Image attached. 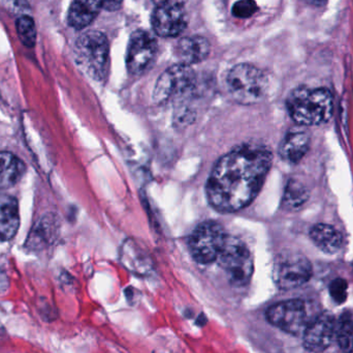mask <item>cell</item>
I'll return each mask as SVG.
<instances>
[{
	"label": "cell",
	"mask_w": 353,
	"mask_h": 353,
	"mask_svg": "<svg viewBox=\"0 0 353 353\" xmlns=\"http://www.w3.org/2000/svg\"><path fill=\"white\" fill-rule=\"evenodd\" d=\"M122 263L137 274L145 275L152 269L150 257L134 240H126L122 247Z\"/></svg>",
	"instance_id": "cell-19"
},
{
	"label": "cell",
	"mask_w": 353,
	"mask_h": 353,
	"mask_svg": "<svg viewBox=\"0 0 353 353\" xmlns=\"http://www.w3.org/2000/svg\"><path fill=\"white\" fill-rule=\"evenodd\" d=\"M17 32L21 43L27 48H32L37 41V27L34 21L28 15H21L16 21Z\"/></svg>",
	"instance_id": "cell-22"
},
{
	"label": "cell",
	"mask_w": 353,
	"mask_h": 353,
	"mask_svg": "<svg viewBox=\"0 0 353 353\" xmlns=\"http://www.w3.org/2000/svg\"><path fill=\"white\" fill-rule=\"evenodd\" d=\"M336 339L343 352L353 350V312L347 311L336 321Z\"/></svg>",
	"instance_id": "cell-21"
},
{
	"label": "cell",
	"mask_w": 353,
	"mask_h": 353,
	"mask_svg": "<svg viewBox=\"0 0 353 353\" xmlns=\"http://www.w3.org/2000/svg\"><path fill=\"white\" fill-rule=\"evenodd\" d=\"M330 292H331L332 298L341 304L347 298V283L343 279L335 280L330 287Z\"/></svg>",
	"instance_id": "cell-24"
},
{
	"label": "cell",
	"mask_w": 353,
	"mask_h": 353,
	"mask_svg": "<svg viewBox=\"0 0 353 353\" xmlns=\"http://www.w3.org/2000/svg\"><path fill=\"white\" fill-rule=\"evenodd\" d=\"M195 84V73L190 66L176 64L163 73L155 85L153 99L165 103L188 93Z\"/></svg>",
	"instance_id": "cell-9"
},
{
	"label": "cell",
	"mask_w": 353,
	"mask_h": 353,
	"mask_svg": "<svg viewBox=\"0 0 353 353\" xmlns=\"http://www.w3.org/2000/svg\"><path fill=\"white\" fill-rule=\"evenodd\" d=\"M6 8L17 14L25 15L29 10V4L27 0H2Z\"/></svg>",
	"instance_id": "cell-25"
},
{
	"label": "cell",
	"mask_w": 353,
	"mask_h": 353,
	"mask_svg": "<svg viewBox=\"0 0 353 353\" xmlns=\"http://www.w3.org/2000/svg\"><path fill=\"white\" fill-rule=\"evenodd\" d=\"M123 0H105L103 8L107 10H116L121 6Z\"/></svg>",
	"instance_id": "cell-27"
},
{
	"label": "cell",
	"mask_w": 353,
	"mask_h": 353,
	"mask_svg": "<svg viewBox=\"0 0 353 353\" xmlns=\"http://www.w3.org/2000/svg\"><path fill=\"white\" fill-rule=\"evenodd\" d=\"M228 234L217 222L199 224L189 238V250L199 265H209L217 261Z\"/></svg>",
	"instance_id": "cell-6"
},
{
	"label": "cell",
	"mask_w": 353,
	"mask_h": 353,
	"mask_svg": "<svg viewBox=\"0 0 353 353\" xmlns=\"http://www.w3.org/2000/svg\"><path fill=\"white\" fill-rule=\"evenodd\" d=\"M25 173V164L14 153L0 151V190L16 186Z\"/></svg>",
	"instance_id": "cell-18"
},
{
	"label": "cell",
	"mask_w": 353,
	"mask_h": 353,
	"mask_svg": "<svg viewBox=\"0 0 353 353\" xmlns=\"http://www.w3.org/2000/svg\"><path fill=\"white\" fill-rule=\"evenodd\" d=\"M273 155L268 147L244 144L224 155L212 170L205 192L210 204L221 213L248 207L269 173Z\"/></svg>",
	"instance_id": "cell-1"
},
{
	"label": "cell",
	"mask_w": 353,
	"mask_h": 353,
	"mask_svg": "<svg viewBox=\"0 0 353 353\" xmlns=\"http://www.w3.org/2000/svg\"><path fill=\"white\" fill-rule=\"evenodd\" d=\"M336 321L330 313L319 315L305 330L304 347L308 352H325L335 339Z\"/></svg>",
	"instance_id": "cell-11"
},
{
	"label": "cell",
	"mask_w": 353,
	"mask_h": 353,
	"mask_svg": "<svg viewBox=\"0 0 353 353\" xmlns=\"http://www.w3.org/2000/svg\"><path fill=\"white\" fill-rule=\"evenodd\" d=\"M157 6H184L187 0H153Z\"/></svg>",
	"instance_id": "cell-26"
},
{
	"label": "cell",
	"mask_w": 353,
	"mask_h": 353,
	"mask_svg": "<svg viewBox=\"0 0 353 353\" xmlns=\"http://www.w3.org/2000/svg\"><path fill=\"white\" fill-rule=\"evenodd\" d=\"M157 53V41L148 31L137 30L130 37L126 64L134 76H140L148 70Z\"/></svg>",
	"instance_id": "cell-10"
},
{
	"label": "cell",
	"mask_w": 353,
	"mask_h": 353,
	"mask_svg": "<svg viewBox=\"0 0 353 353\" xmlns=\"http://www.w3.org/2000/svg\"><path fill=\"white\" fill-rule=\"evenodd\" d=\"M6 280H0V292H1V289L6 288Z\"/></svg>",
	"instance_id": "cell-30"
},
{
	"label": "cell",
	"mask_w": 353,
	"mask_h": 353,
	"mask_svg": "<svg viewBox=\"0 0 353 353\" xmlns=\"http://www.w3.org/2000/svg\"><path fill=\"white\" fill-rule=\"evenodd\" d=\"M226 87L234 101L244 105H251L265 97L268 90V79L263 70L256 66L241 64L228 72Z\"/></svg>",
	"instance_id": "cell-3"
},
{
	"label": "cell",
	"mask_w": 353,
	"mask_h": 353,
	"mask_svg": "<svg viewBox=\"0 0 353 353\" xmlns=\"http://www.w3.org/2000/svg\"><path fill=\"white\" fill-rule=\"evenodd\" d=\"M74 53L77 61L89 76L97 80L105 78L109 68L110 44L103 32L90 30L81 35Z\"/></svg>",
	"instance_id": "cell-4"
},
{
	"label": "cell",
	"mask_w": 353,
	"mask_h": 353,
	"mask_svg": "<svg viewBox=\"0 0 353 353\" xmlns=\"http://www.w3.org/2000/svg\"><path fill=\"white\" fill-rule=\"evenodd\" d=\"M210 43L203 37H184L176 46V55L181 64L191 66L203 61L210 54Z\"/></svg>",
	"instance_id": "cell-16"
},
{
	"label": "cell",
	"mask_w": 353,
	"mask_h": 353,
	"mask_svg": "<svg viewBox=\"0 0 353 353\" xmlns=\"http://www.w3.org/2000/svg\"><path fill=\"white\" fill-rule=\"evenodd\" d=\"M216 263L225 271L232 285L236 287L248 285L254 263L250 250L242 240L228 236Z\"/></svg>",
	"instance_id": "cell-5"
},
{
	"label": "cell",
	"mask_w": 353,
	"mask_h": 353,
	"mask_svg": "<svg viewBox=\"0 0 353 353\" xmlns=\"http://www.w3.org/2000/svg\"><path fill=\"white\" fill-rule=\"evenodd\" d=\"M310 136L304 130H292L286 134L280 144L282 159L288 163H299L308 153Z\"/></svg>",
	"instance_id": "cell-15"
},
{
	"label": "cell",
	"mask_w": 353,
	"mask_h": 353,
	"mask_svg": "<svg viewBox=\"0 0 353 353\" xmlns=\"http://www.w3.org/2000/svg\"><path fill=\"white\" fill-rule=\"evenodd\" d=\"M257 10L259 6L254 0H239L232 6V15L240 19L250 18Z\"/></svg>",
	"instance_id": "cell-23"
},
{
	"label": "cell",
	"mask_w": 353,
	"mask_h": 353,
	"mask_svg": "<svg viewBox=\"0 0 353 353\" xmlns=\"http://www.w3.org/2000/svg\"><path fill=\"white\" fill-rule=\"evenodd\" d=\"M309 199V191L302 182L299 180H288L284 191L282 204L288 211H299L302 209Z\"/></svg>",
	"instance_id": "cell-20"
},
{
	"label": "cell",
	"mask_w": 353,
	"mask_h": 353,
	"mask_svg": "<svg viewBox=\"0 0 353 353\" xmlns=\"http://www.w3.org/2000/svg\"><path fill=\"white\" fill-rule=\"evenodd\" d=\"M310 238L315 246L325 254H337L344 245L341 232L327 224H317L311 229Z\"/></svg>",
	"instance_id": "cell-17"
},
{
	"label": "cell",
	"mask_w": 353,
	"mask_h": 353,
	"mask_svg": "<svg viewBox=\"0 0 353 353\" xmlns=\"http://www.w3.org/2000/svg\"><path fill=\"white\" fill-rule=\"evenodd\" d=\"M155 32L163 37H175L187 26L186 12L182 6H157L152 16Z\"/></svg>",
	"instance_id": "cell-12"
},
{
	"label": "cell",
	"mask_w": 353,
	"mask_h": 353,
	"mask_svg": "<svg viewBox=\"0 0 353 353\" xmlns=\"http://www.w3.org/2000/svg\"><path fill=\"white\" fill-rule=\"evenodd\" d=\"M20 227V213L16 198L0 195V242L12 240Z\"/></svg>",
	"instance_id": "cell-13"
},
{
	"label": "cell",
	"mask_w": 353,
	"mask_h": 353,
	"mask_svg": "<svg viewBox=\"0 0 353 353\" xmlns=\"http://www.w3.org/2000/svg\"><path fill=\"white\" fill-rule=\"evenodd\" d=\"M309 3L312 4L315 6H321L327 2V0H307Z\"/></svg>",
	"instance_id": "cell-28"
},
{
	"label": "cell",
	"mask_w": 353,
	"mask_h": 353,
	"mask_svg": "<svg viewBox=\"0 0 353 353\" xmlns=\"http://www.w3.org/2000/svg\"><path fill=\"white\" fill-rule=\"evenodd\" d=\"M265 316L272 325L294 336L303 335L309 325L308 306L301 300L278 303L268 309Z\"/></svg>",
	"instance_id": "cell-8"
},
{
	"label": "cell",
	"mask_w": 353,
	"mask_h": 353,
	"mask_svg": "<svg viewBox=\"0 0 353 353\" xmlns=\"http://www.w3.org/2000/svg\"><path fill=\"white\" fill-rule=\"evenodd\" d=\"M105 6V0H74L68 12V24L80 29L90 25Z\"/></svg>",
	"instance_id": "cell-14"
},
{
	"label": "cell",
	"mask_w": 353,
	"mask_h": 353,
	"mask_svg": "<svg viewBox=\"0 0 353 353\" xmlns=\"http://www.w3.org/2000/svg\"><path fill=\"white\" fill-rule=\"evenodd\" d=\"M6 330H4L3 325H2L1 323H0V341H1V340H3L4 338H6Z\"/></svg>",
	"instance_id": "cell-29"
},
{
	"label": "cell",
	"mask_w": 353,
	"mask_h": 353,
	"mask_svg": "<svg viewBox=\"0 0 353 353\" xmlns=\"http://www.w3.org/2000/svg\"><path fill=\"white\" fill-rule=\"evenodd\" d=\"M312 271V265L304 255L294 252L281 253L274 263V281L280 289H296L311 279Z\"/></svg>",
	"instance_id": "cell-7"
},
{
	"label": "cell",
	"mask_w": 353,
	"mask_h": 353,
	"mask_svg": "<svg viewBox=\"0 0 353 353\" xmlns=\"http://www.w3.org/2000/svg\"><path fill=\"white\" fill-rule=\"evenodd\" d=\"M290 115L300 126H319L332 117L334 109L331 91L323 87H298L286 101Z\"/></svg>",
	"instance_id": "cell-2"
}]
</instances>
